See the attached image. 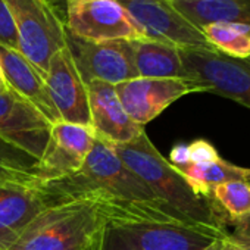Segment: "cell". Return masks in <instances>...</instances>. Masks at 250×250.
<instances>
[{"mask_svg":"<svg viewBox=\"0 0 250 250\" xmlns=\"http://www.w3.org/2000/svg\"><path fill=\"white\" fill-rule=\"evenodd\" d=\"M44 81L61 121L90 125L87 84L83 81L68 47L61 49L50 59Z\"/></svg>","mask_w":250,"mask_h":250,"instance_id":"7c38bea8","label":"cell"},{"mask_svg":"<svg viewBox=\"0 0 250 250\" xmlns=\"http://www.w3.org/2000/svg\"><path fill=\"white\" fill-rule=\"evenodd\" d=\"M37 183L39 159L24 149L0 139V184L34 187Z\"/></svg>","mask_w":250,"mask_h":250,"instance_id":"d6986e66","label":"cell"},{"mask_svg":"<svg viewBox=\"0 0 250 250\" xmlns=\"http://www.w3.org/2000/svg\"><path fill=\"white\" fill-rule=\"evenodd\" d=\"M0 44L20 50L18 28L5 0H0Z\"/></svg>","mask_w":250,"mask_h":250,"instance_id":"603a6c76","label":"cell"},{"mask_svg":"<svg viewBox=\"0 0 250 250\" xmlns=\"http://www.w3.org/2000/svg\"><path fill=\"white\" fill-rule=\"evenodd\" d=\"M222 241L225 250L250 247V213L241 218H229Z\"/></svg>","mask_w":250,"mask_h":250,"instance_id":"7402d4cb","label":"cell"},{"mask_svg":"<svg viewBox=\"0 0 250 250\" xmlns=\"http://www.w3.org/2000/svg\"><path fill=\"white\" fill-rule=\"evenodd\" d=\"M46 208V202L34 187L0 184V250H9Z\"/></svg>","mask_w":250,"mask_h":250,"instance_id":"9a60e30c","label":"cell"},{"mask_svg":"<svg viewBox=\"0 0 250 250\" xmlns=\"http://www.w3.org/2000/svg\"><path fill=\"white\" fill-rule=\"evenodd\" d=\"M104 228L90 199L66 200L40 212L9 250H93Z\"/></svg>","mask_w":250,"mask_h":250,"instance_id":"3957f363","label":"cell"},{"mask_svg":"<svg viewBox=\"0 0 250 250\" xmlns=\"http://www.w3.org/2000/svg\"><path fill=\"white\" fill-rule=\"evenodd\" d=\"M80 197L90 199L104 225L136 250H203L224 238L219 232L184 218L159 199L131 200L102 190Z\"/></svg>","mask_w":250,"mask_h":250,"instance_id":"6da1fadb","label":"cell"},{"mask_svg":"<svg viewBox=\"0 0 250 250\" xmlns=\"http://www.w3.org/2000/svg\"><path fill=\"white\" fill-rule=\"evenodd\" d=\"M190 80L212 93L250 109V56L237 59L213 49H180Z\"/></svg>","mask_w":250,"mask_h":250,"instance_id":"5b68a950","label":"cell"},{"mask_svg":"<svg viewBox=\"0 0 250 250\" xmlns=\"http://www.w3.org/2000/svg\"><path fill=\"white\" fill-rule=\"evenodd\" d=\"M174 5L197 28L221 21L244 24L250 28V0H202Z\"/></svg>","mask_w":250,"mask_h":250,"instance_id":"e0dca14e","label":"cell"},{"mask_svg":"<svg viewBox=\"0 0 250 250\" xmlns=\"http://www.w3.org/2000/svg\"><path fill=\"white\" fill-rule=\"evenodd\" d=\"M169 164L172 167H175L177 169L190 164V156H188L187 145H177V146L172 147V150L169 153Z\"/></svg>","mask_w":250,"mask_h":250,"instance_id":"484cf974","label":"cell"},{"mask_svg":"<svg viewBox=\"0 0 250 250\" xmlns=\"http://www.w3.org/2000/svg\"><path fill=\"white\" fill-rule=\"evenodd\" d=\"M100 250H136L128 241H125L121 235H118L110 228H104Z\"/></svg>","mask_w":250,"mask_h":250,"instance_id":"d4e9b609","label":"cell"},{"mask_svg":"<svg viewBox=\"0 0 250 250\" xmlns=\"http://www.w3.org/2000/svg\"><path fill=\"white\" fill-rule=\"evenodd\" d=\"M115 2L128 12L147 39L174 44L180 49H213L202 30L178 12L172 0H115Z\"/></svg>","mask_w":250,"mask_h":250,"instance_id":"ba28073f","label":"cell"},{"mask_svg":"<svg viewBox=\"0 0 250 250\" xmlns=\"http://www.w3.org/2000/svg\"><path fill=\"white\" fill-rule=\"evenodd\" d=\"M94 142L96 133L90 125L63 121L53 124L46 149L39 159L37 184L78 172Z\"/></svg>","mask_w":250,"mask_h":250,"instance_id":"30bf717a","label":"cell"},{"mask_svg":"<svg viewBox=\"0 0 250 250\" xmlns=\"http://www.w3.org/2000/svg\"><path fill=\"white\" fill-rule=\"evenodd\" d=\"M174 3H194V2H202V0H172Z\"/></svg>","mask_w":250,"mask_h":250,"instance_id":"f1b7e54d","label":"cell"},{"mask_svg":"<svg viewBox=\"0 0 250 250\" xmlns=\"http://www.w3.org/2000/svg\"><path fill=\"white\" fill-rule=\"evenodd\" d=\"M244 180L250 183V168H244Z\"/></svg>","mask_w":250,"mask_h":250,"instance_id":"f546056e","label":"cell"},{"mask_svg":"<svg viewBox=\"0 0 250 250\" xmlns=\"http://www.w3.org/2000/svg\"><path fill=\"white\" fill-rule=\"evenodd\" d=\"M66 31L88 42L147 39L140 25L115 0H68Z\"/></svg>","mask_w":250,"mask_h":250,"instance_id":"8992f818","label":"cell"},{"mask_svg":"<svg viewBox=\"0 0 250 250\" xmlns=\"http://www.w3.org/2000/svg\"><path fill=\"white\" fill-rule=\"evenodd\" d=\"M200 30L216 52L237 59L250 56V28L247 25L221 21L206 24Z\"/></svg>","mask_w":250,"mask_h":250,"instance_id":"ffe728a7","label":"cell"},{"mask_svg":"<svg viewBox=\"0 0 250 250\" xmlns=\"http://www.w3.org/2000/svg\"><path fill=\"white\" fill-rule=\"evenodd\" d=\"M50 128L52 124L25 99L12 90L0 94V139L40 159L49 142Z\"/></svg>","mask_w":250,"mask_h":250,"instance_id":"8fae6325","label":"cell"},{"mask_svg":"<svg viewBox=\"0 0 250 250\" xmlns=\"http://www.w3.org/2000/svg\"><path fill=\"white\" fill-rule=\"evenodd\" d=\"M188 156H190V164H209L216 159H219V155L216 149L203 139L191 142L188 146Z\"/></svg>","mask_w":250,"mask_h":250,"instance_id":"cb8c5ba5","label":"cell"},{"mask_svg":"<svg viewBox=\"0 0 250 250\" xmlns=\"http://www.w3.org/2000/svg\"><path fill=\"white\" fill-rule=\"evenodd\" d=\"M222 243H224V241H222ZM222 250H225V249L222 247ZM240 250H250V247H246V249H240Z\"/></svg>","mask_w":250,"mask_h":250,"instance_id":"4dcf8cb0","label":"cell"},{"mask_svg":"<svg viewBox=\"0 0 250 250\" xmlns=\"http://www.w3.org/2000/svg\"><path fill=\"white\" fill-rule=\"evenodd\" d=\"M115 146V145H113ZM115 150L127 165L155 194L184 218L225 235L228 216L213 197L197 194L184 175L167 161L152 145L143 131L127 145H116Z\"/></svg>","mask_w":250,"mask_h":250,"instance_id":"7a4b0ae2","label":"cell"},{"mask_svg":"<svg viewBox=\"0 0 250 250\" xmlns=\"http://www.w3.org/2000/svg\"><path fill=\"white\" fill-rule=\"evenodd\" d=\"M87 93L90 127L97 137L116 146L131 143L145 131L122 107L115 85L94 80L87 84Z\"/></svg>","mask_w":250,"mask_h":250,"instance_id":"4fadbf2b","label":"cell"},{"mask_svg":"<svg viewBox=\"0 0 250 250\" xmlns=\"http://www.w3.org/2000/svg\"><path fill=\"white\" fill-rule=\"evenodd\" d=\"M15 20L20 52L46 77L50 59L66 47L68 0H5Z\"/></svg>","mask_w":250,"mask_h":250,"instance_id":"277c9868","label":"cell"},{"mask_svg":"<svg viewBox=\"0 0 250 250\" xmlns=\"http://www.w3.org/2000/svg\"><path fill=\"white\" fill-rule=\"evenodd\" d=\"M115 90L125 112L140 127L153 121L183 96L205 93V88L191 80L140 77L115 85Z\"/></svg>","mask_w":250,"mask_h":250,"instance_id":"9c48e42d","label":"cell"},{"mask_svg":"<svg viewBox=\"0 0 250 250\" xmlns=\"http://www.w3.org/2000/svg\"><path fill=\"white\" fill-rule=\"evenodd\" d=\"M66 47L85 84L97 80L118 85L139 78L133 40L88 42L68 34Z\"/></svg>","mask_w":250,"mask_h":250,"instance_id":"52a82bcc","label":"cell"},{"mask_svg":"<svg viewBox=\"0 0 250 250\" xmlns=\"http://www.w3.org/2000/svg\"><path fill=\"white\" fill-rule=\"evenodd\" d=\"M212 197L228 218H241L250 213V183L234 180L216 186Z\"/></svg>","mask_w":250,"mask_h":250,"instance_id":"44dd1931","label":"cell"},{"mask_svg":"<svg viewBox=\"0 0 250 250\" xmlns=\"http://www.w3.org/2000/svg\"><path fill=\"white\" fill-rule=\"evenodd\" d=\"M178 171L197 194L212 197V190L224 183L244 180V168L224 161L222 158L209 164H188Z\"/></svg>","mask_w":250,"mask_h":250,"instance_id":"ac0fdd59","label":"cell"},{"mask_svg":"<svg viewBox=\"0 0 250 250\" xmlns=\"http://www.w3.org/2000/svg\"><path fill=\"white\" fill-rule=\"evenodd\" d=\"M133 50L136 71L140 78L190 80L181 61L180 47L152 39H140L133 40Z\"/></svg>","mask_w":250,"mask_h":250,"instance_id":"2e32d148","label":"cell"},{"mask_svg":"<svg viewBox=\"0 0 250 250\" xmlns=\"http://www.w3.org/2000/svg\"><path fill=\"white\" fill-rule=\"evenodd\" d=\"M0 68L14 93L31 103L52 125L61 121L44 77L20 50L0 44Z\"/></svg>","mask_w":250,"mask_h":250,"instance_id":"5bb4252c","label":"cell"},{"mask_svg":"<svg viewBox=\"0 0 250 250\" xmlns=\"http://www.w3.org/2000/svg\"><path fill=\"white\" fill-rule=\"evenodd\" d=\"M222 247H224V243H222V238H219V240H216L215 243H212L210 246H208L203 250H222Z\"/></svg>","mask_w":250,"mask_h":250,"instance_id":"83f0119b","label":"cell"},{"mask_svg":"<svg viewBox=\"0 0 250 250\" xmlns=\"http://www.w3.org/2000/svg\"><path fill=\"white\" fill-rule=\"evenodd\" d=\"M100 246H102V243H100ZM100 246H99V247H96V249H93V250H100Z\"/></svg>","mask_w":250,"mask_h":250,"instance_id":"1f68e13d","label":"cell"},{"mask_svg":"<svg viewBox=\"0 0 250 250\" xmlns=\"http://www.w3.org/2000/svg\"><path fill=\"white\" fill-rule=\"evenodd\" d=\"M11 88L3 77V72H2V68H0V94H5V93H9Z\"/></svg>","mask_w":250,"mask_h":250,"instance_id":"4316f807","label":"cell"}]
</instances>
